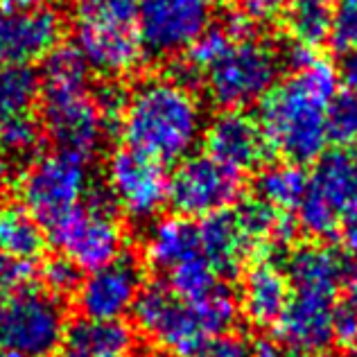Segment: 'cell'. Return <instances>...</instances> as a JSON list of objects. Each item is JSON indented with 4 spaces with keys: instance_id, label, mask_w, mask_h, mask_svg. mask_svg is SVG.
Listing matches in <instances>:
<instances>
[{
    "instance_id": "cell-24",
    "label": "cell",
    "mask_w": 357,
    "mask_h": 357,
    "mask_svg": "<svg viewBox=\"0 0 357 357\" xmlns=\"http://www.w3.org/2000/svg\"><path fill=\"white\" fill-rule=\"evenodd\" d=\"M89 73L91 68L77 50V45L59 43L43 57L39 73L43 98L89 91Z\"/></svg>"
},
{
    "instance_id": "cell-11",
    "label": "cell",
    "mask_w": 357,
    "mask_h": 357,
    "mask_svg": "<svg viewBox=\"0 0 357 357\" xmlns=\"http://www.w3.org/2000/svg\"><path fill=\"white\" fill-rule=\"evenodd\" d=\"M167 176L163 163L134 149H118L107 163V192L127 218L147 222L167 204Z\"/></svg>"
},
{
    "instance_id": "cell-23",
    "label": "cell",
    "mask_w": 357,
    "mask_h": 357,
    "mask_svg": "<svg viewBox=\"0 0 357 357\" xmlns=\"http://www.w3.org/2000/svg\"><path fill=\"white\" fill-rule=\"evenodd\" d=\"M48 247V233L23 204L0 202V251L34 262Z\"/></svg>"
},
{
    "instance_id": "cell-13",
    "label": "cell",
    "mask_w": 357,
    "mask_h": 357,
    "mask_svg": "<svg viewBox=\"0 0 357 357\" xmlns=\"http://www.w3.org/2000/svg\"><path fill=\"white\" fill-rule=\"evenodd\" d=\"M43 100L45 107L41 125L57 149L89 158L98 152L105 138L111 134L96 105V98L89 91Z\"/></svg>"
},
{
    "instance_id": "cell-44",
    "label": "cell",
    "mask_w": 357,
    "mask_h": 357,
    "mask_svg": "<svg viewBox=\"0 0 357 357\" xmlns=\"http://www.w3.org/2000/svg\"><path fill=\"white\" fill-rule=\"evenodd\" d=\"M50 357H84V355L75 353V351H70V349H66V351H57V353H52Z\"/></svg>"
},
{
    "instance_id": "cell-41",
    "label": "cell",
    "mask_w": 357,
    "mask_h": 357,
    "mask_svg": "<svg viewBox=\"0 0 357 357\" xmlns=\"http://www.w3.org/2000/svg\"><path fill=\"white\" fill-rule=\"evenodd\" d=\"M12 178H14V167H12V158H9L3 149H0V202L3 197L7 195L9 185H12Z\"/></svg>"
},
{
    "instance_id": "cell-15",
    "label": "cell",
    "mask_w": 357,
    "mask_h": 357,
    "mask_svg": "<svg viewBox=\"0 0 357 357\" xmlns=\"http://www.w3.org/2000/svg\"><path fill=\"white\" fill-rule=\"evenodd\" d=\"M63 18L57 9L41 5L27 12L0 5V68L30 66L61 43Z\"/></svg>"
},
{
    "instance_id": "cell-26",
    "label": "cell",
    "mask_w": 357,
    "mask_h": 357,
    "mask_svg": "<svg viewBox=\"0 0 357 357\" xmlns=\"http://www.w3.org/2000/svg\"><path fill=\"white\" fill-rule=\"evenodd\" d=\"M310 174L298 163H274L262 167L256 178V195L274 208L292 213L298 208L301 199L307 190Z\"/></svg>"
},
{
    "instance_id": "cell-33",
    "label": "cell",
    "mask_w": 357,
    "mask_h": 357,
    "mask_svg": "<svg viewBox=\"0 0 357 357\" xmlns=\"http://www.w3.org/2000/svg\"><path fill=\"white\" fill-rule=\"evenodd\" d=\"M41 283L45 285V292H50L52 296L63 298L77 292V287L82 283V269L75 265L68 256H52L43 262V267L39 271Z\"/></svg>"
},
{
    "instance_id": "cell-43",
    "label": "cell",
    "mask_w": 357,
    "mask_h": 357,
    "mask_svg": "<svg viewBox=\"0 0 357 357\" xmlns=\"http://www.w3.org/2000/svg\"><path fill=\"white\" fill-rule=\"evenodd\" d=\"M0 357H32V355L21 353V351H14V349H3V346H0Z\"/></svg>"
},
{
    "instance_id": "cell-1",
    "label": "cell",
    "mask_w": 357,
    "mask_h": 357,
    "mask_svg": "<svg viewBox=\"0 0 357 357\" xmlns=\"http://www.w3.org/2000/svg\"><path fill=\"white\" fill-rule=\"evenodd\" d=\"M340 75L317 54L294 68L260 102V129L271 152L289 163H312L328 147V109L337 98Z\"/></svg>"
},
{
    "instance_id": "cell-19",
    "label": "cell",
    "mask_w": 357,
    "mask_h": 357,
    "mask_svg": "<svg viewBox=\"0 0 357 357\" xmlns=\"http://www.w3.org/2000/svg\"><path fill=\"white\" fill-rule=\"evenodd\" d=\"M289 296L292 287L285 269L271 258H258L242 278L240 307L244 317L258 328H274Z\"/></svg>"
},
{
    "instance_id": "cell-21",
    "label": "cell",
    "mask_w": 357,
    "mask_h": 357,
    "mask_svg": "<svg viewBox=\"0 0 357 357\" xmlns=\"http://www.w3.org/2000/svg\"><path fill=\"white\" fill-rule=\"evenodd\" d=\"M66 344L68 349L84 357H131L136 351V333L122 319H86L66 328Z\"/></svg>"
},
{
    "instance_id": "cell-32",
    "label": "cell",
    "mask_w": 357,
    "mask_h": 357,
    "mask_svg": "<svg viewBox=\"0 0 357 357\" xmlns=\"http://www.w3.org/2000/svg\"><path fill=\"white\" fill-rule=\"evenodd\" d=\"M335 344L344 351L357 349V276H351V280L344 287V296L335 305Z\"/></svg>"
},
{
    "instance_id": "cell-35",
    "label": "cell",
    "mask_w": 357,
    "mask_h": 357,
    "mask_svg": "<svg viewBox=\"0 0 357 357\" xmlns=\"http://www.w3.org/2000/svg\"><path fill=\"white\" fill-rule=\"evenodd\" d=\"M331 41L344 52L357 48V0H335Z\"/></svg>"
},
{
    "instance_id": "cell-42",
    "label": "cell",
    "mask_w": 357,
    "mask_h": 357,
    "mask_svg": "<svg viewBox=\"0 0 357 357\" xmlns=\"http://www.w3.org/2000/svg\"><path fill=\"white\" fill-rule=\"evenodd\" d=\"M0 5L9 9H18V12H27V9L41 7L43 0H0Z\"/></svg>"
},
{
    "instance_id": "cell-30",
    "label": "cell",
    "mask_w": 357,
    "mask_h": 357,
    "mask_svg": "<svg viewBox=\"0 0 357 357\" xmlns=\"http://www.w3.org/2000/svg\"><path fill=\"white\" fill-rule=\"evenodd\" d=\"M236 41L233 36L224 30V27H208L206 32H202L197 39L192 41V45L188 48L185 54V61H183V68L188 73H208L215 63L222 59V54L229 50V45Z\"/></svg>"
},
{
    "instance_id": "cell-38",
    "label": "cell",
    "mask_w": 357,
    "mask_h": 357,
    "mask_svg": "<svg viewBox=\"0 0 357 357\" xmlns=\"http://www.w3.org/2000/svg\"><path fill=\"white\" fill-rule=\"evenodd\" d=\"M337 233H340L346 251L357 253V202L344 213V218L340 222V231Z\"/></svg>"
},
{
    "instance_id": "cell-27",
    "label": "cell",
    "mask_w": 357,
    "mask_h": 357,
    "mask_svg": "<svg viewBox=\"0 0 357 357\" xmlns=\"http://www.w3.org/2000/svg\"><path fill=\"white\" fill-rule=\"evenodd\" d=\"M41 96V77L30 66L0 68V120L34 114Z\"/></svg>"
},
{
    "instance_id": "cell-6",
    "label": "cell",
    "mask_w": 357,
    "mask_h": 357,
    "mask_svg": "<svg viewBox=\"0 0 357 357\" xmlns=\"http://www.w3.org/2000/svg\"><path fill=\"white\" fill-rule=\"evenodd\" d=\"M89 158L54 149L39 154L21 176V202L43 229H50L89 197Z\"/></svg>"
},
{
    "instance_id": "cell-46",
    "label": "cell",
    "mask_w": 357,
    "mask_h": 357,
    "mask_svg": "<svg viewBox=\"0 0 357 357\" xmlns=\"http://www.w3.org/2000/svg\"><path fill=\"white\" fill-rule=\"evenodd\" d=\"M215 3H229V0H215Z\"/></svg>"
},
{
    "instance_id": "cell-22",
    "label": "cell",
    "mask_w": 357,
    "mask_h": 357,
    "mask_svg": "<svg viewBox=\"0 0 357 357\" xmlns=\"http://www.w3.org/2000/svg\"><path fill=\"white\" fill-rule=\"evenodd\" d=\"M199 231L197 222L174 215L158 220L147 233L145 258L156 271H170L181 260L199 253Z\"/></svg>"
},
{
    "instance_id": "cell-20",
    "label": "cell",
    "mask_w": 357,
    "mask_h": 357,
    "mask_svg": "<svg viewBox=\"0 0 357 357\" xmlns=\"http://www.w3.org/2000/svg\"><path fill=\"white\" fill-rule=\"evenodd\" d=\"M199 231V249L220 276H236L253 256L249 240L244 238L236 215L231 211L213 213L197 222Z\"/></svg>"
},
{
    "instance_id": "cell-36",
    "label": "cell",
    "mask_w": 357,
    "mask_h": 357,
    "mask_svg": "<svg viewBox=\"0 0 357 357\" xmlns=\"http://www.w3.org/2000/svg\"><path fill=\"white\" fill-rule=\"evenodd\" d=\"M202 357H253V344L238 333H224L206 346Z\"/></svg>"
},
{
    "instance_id": "cell-45",
    "label": "cell",
    "mask_w": 357,
    "mask_h": 357,
    "mask_svg": "<svg viewBox=\"0 0 357 357\" xmlns=\"http://www.w3.org/2000/svg\"><path fill=\"white\" fill-rule=\"evenodd\" d=\"M152 357H174L172 353H167V351H161V353H154Z\"/></svg>"
},
{
    "instance_id": "cell-17",
    "label": "cell",
    "mask_w": 357,
    "mask_h": 357,
    "mask_svg": "<svg viewBox=\"0 0 357 357\" xmlns=\"http://www.w3.org/2000/svg\"><path fill=\"white\" fill-rule=\"evenodd\" d=\"M340 298L292 292L274 326L278 342L303 357H321L335 346V305Z\"/></svg>"
},
{
    "instance_id": "cell-7",
    "label": "cell",
    "mask_w": 357,
    "mask_h": 357,
    "mask_svg": "<svg viewBox=\"0 0 357 357\" xmlns=\"http://www.w3.org/2000/svg\"><path fill=\"white\" fill-rule=\"evenodd\" d=\"M48 238L79 269H98L116 260L125 251V231L116 220V206L109 192H89L82 206L61 218L50 229Z\"/></svg>"
},
{
    "instance_id": "cell-12",
    "label": "cell",
    "mask_w": 357,
    "mask_h": 357,
    "mask_svg": "<svg viewBox=\"0 0 357 357\" xmlns=\"http://www.w3.org/2000/svg\"><path fill=\"white\" fill-rule=\"evenodd\" d=\"M145 287V269L134 253L122 251L109 265L89 271L77 287V307L86 319H122Z\"/></svg>"
},
{
    "instance_id": "cell-28",
    "label": "cell",
    "mask_w": 357,
    "mask_h": 357,
    "mask_svg": "<svg viewBox=\"0 0 357 357\" xmlns=\"http://www.w3.org/2000/svg\"><path fill=\"white\" fill-rule=\"evenodd\" d=\"M222 283L220 274L199 251L165 271V285L183 301H197Z\"/></svg>"
},
{
    "instance_id": "cell-39",
    "label": "cell",
    "mask_w": 357,
    "mask_h": 357,
    "mask_svg": "<svg viewBox=\"0 0 357 357\" xmlns=\"http://www.w3.org/2000/svg\"><path fill=\"white\" fill-rule=\"evenodd\" d=\"M253 357H303V355L289 351L287 346H283L280 342L260 340L253 344Z\"/></svg>"
},
{
    "instance_id": "cell-25",
    "label": "cell",
    "mask_w": 357,
    "mask_h": 357,
    "mask_svg": "<svg viewBox=\"0 0 357 357\" xmlns=\"http://www.w3.org/2000/svg\"><path fill=\"white\" fill-rule=\"evenodd\" d=\"M335 0H287L285 27L292 43L317 50L331 39Z\"/></svg>"
},
{
    "instance_id": "cell-10",
    "label": "cell",
    "mask_w": 357,
    "mask_h": 357,
    "mask_svg": "<svg viewBox=\"0 0 357 357\" xmlns=\"http://www.w3.org/2000/svg\"><path fill=\"white\" fill-rule=\"evenodd\" d=\"M211 27V0H140L136 30L147 54L174 57Z\"/></svg>"
},
{
    "instance_id": "cell-4",
    "label": "cell",
    "mask_w": 357,
    "mask_h": 357,
    "mask_svg": "<svg viewBox=\"0 0 357 357\" xmlns=\"http://www.w3.org/2000/svg\"><path fill=\"white\" fill-rule=\"evenodd\" d=\"M357 202V152L337 147L314 161L307 190L296 208V224L310 238L328 240L340 231L344 213Z\"/></svg>"
},
{
    "instance_id": "cell-29",
    "label": "cell",
    "mask_w": 357,
    "mask_h": 357,
    "mask_svg": "<svg viewBox=\"0 0 357 357\" xmlns=\"http://www.w3.org/2000/svg\"><path fill=\"white\" fill-rule=\"evenodd\" d=\"M43 125L34 114L0 120V149L12 156H32L41 145Z\"/></svg>"
},
{
    "instance_id": "cell-8",
    "label": "cell",
    "mask_w": 357,
    "mask_h": 357,
    "mask_svg": "<svg viewBox=\"0 0 357 357\" xmlns=\"http://www.w3.org/2000/svg\"><path fill=\"white\" fill-rule=\"evenodd\" d=\"M66 310L61 298L45 289L27 287L0 303V346L50 357L66 340Z\"/></svg>"
},
{
    "instance_id": "cell-31",
    "label": "cell",
    "mask_w": 357,
    "mask_h": 357,
    "mask_svg": "<svg viewBox=\"0 0 357 357\" xmlns=\"http://www.w3.org/2000/svg\"><path fill=\"white\" fill-rule=\"evenodd\" d=\"M328 138L340 147H357V96H337L328 109Z\"/></svg>"
},
{
    "instance_id": "cell-40",
    "label": "cell",
    "mask_w": 357,
    "mask_h": 357,
    "mask_svg": "<svg viewBox=\"0 0 357 357\" xmlns=\"http://www.w3.org/2000/svg\"><path fill=\"white\" fill-rule=\"evenodd\" d=\"M342 79L346 84V89H349V93H355L357 96V48L346 52L344 63H342Z\"/></svg>"
},
{
    "instance_id": "cell-34",
    "label": "cell",
    "mask_w": 357,
    "mask_h": 357,
    "mask_svg": "<svg viewBox=\"0 0 357 357\" xmlns=\"http://www.w3.org/2000/svg\"><path fill=\"white\" fill-rule=\"evenodd\" d=\"M34 274L36 271L30 260L7 256V253L0 251V303L9 296L32 287Z\"/></svg>"
},
{
    "instance_id": "cell-3",
    "label": "cell",
    "mask_w": 357,
    "mask_h": 357,
    "mask_svg": "<svg viewBox=\"0 0 357 357\" xmlns=\"http://www.w3.org/2000/svg\"><path fill=\"white\" fill-rule=\"evenodd\" d=\"M134 321L174 357H202L215 337L231 333L240 301L220 283L197 301L178 298L167 285H145L134 303Z\"/></svg>"
},
{
    "instance_id": "cell-9",
    "label": "cell",
    "mask_w": 357,
    "mask_h": 357,
    "mask_svg": "<svg viewBox=\"0 0 357 357\" xmlns=\"http://www.w3.org/2000/svg\"><path fill=\"white\" fill-rule=\"evenodd\" d=\"M242 195V174L213 161L208 154L185 156L178 161L167 185V202L176 215L202 220L227 211Z\"/></svg>"
},
{
    "instance_id": "cell-16",
    "label": "cell",
    "mask_w": 357,
    "mask_h": 357,
    "mask_svg": "<svg viewBox=\"0 0 357 357\" xmlns=\"http://www.w3.org/2000/svg\"><path fill=\"white\" fill-rule=\"evenodd\" d=\"M75 45L89 68L105 77H125L145 59L136 23L75 21Z\"/></svg>"
},
{
    "instance_id": "cell-5",
    "label": "cell",
    "mask_w": 357,
    "mask_h": 357,
    "mask_svg": "<svg viewBox=\"0 0 357 357\" xmlns=\"http://www.w3.org/2000/svg\"><path fill=\"white\" fill-rule=\"evenodd\" d=\"M283 59L267 41L236 39L222 59L206 73V91L222 109H247L260 105L276 86Z\"/></svg>"
},
{
    "instance_id": "cell-14",
    "label": "cell",
    "mask_w": 357,
    "mask_h": 357,
    "mask_svg": "<svg viewBox=\"0 0 357 357\" xmlns=\"http://www.w3.org/2000/svg\"><path fill=\"white\" fill-rule=\"evenodd\" d=\"M202 143L213 161L238 174L258 170L271 152L260 122L244 109H222L206 122Z\"/></svg>"
},
{
    "instance_id": "cell-18",
    "label": "cell",
    "mask_w": 357,
    "mask_h": 357,
    "mask_svg": "<svg viewBox=\"0 0 357 357\" xmlns=\"http://www.w3.org/2000/svg\"><path fill=\"white\" fill-rule=\"evenodd\" d=\"M285 276L292 292L340 298V292L353 274L340 249L314 240L292 249L285 260Z\"/></svg>"
},
{
    "instance_id": "cell-37",
    "label": "cell",
    "mask_w": 357,
    "mask_h": 357,
    "mask_svg": "<svg viewBox=\"0 0 357 357\" xmlns=\"http://www.w3.org/2000/svg\"><path fill=\"white\" fill-rule=\"evenodd\" d=\"M287 0H242L240 12L249 18L253 25H269L283 18Z\"/></svg>"
},
{
    "instance_id": "cell-2",
    "label": "cell",
    "mask_w": 357,
    "mask_h": 357,
    "mask_svg": "<svg viewBox=\"0 0 357 357\" xmlns=\"http://www.w3.org/2000/svg\"><path fill=\"white\" fill-rule=\"evenodd\" d=\"M206 127L204 105L183 77L152 75L127 93L120 134L129 149L158 163H178L197 147Z\"/></svg>"
}]
</instances>
